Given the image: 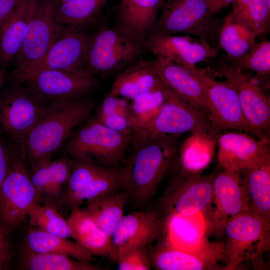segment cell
Returning <instances> with one entry per match:
<instances>
[{"mask_svg": "<svg viewBox=\"0 0 270 270\" xmlns=\"http://www.w3.org/2000/svg\"><path fill=\"white\" fill-rule=\"evenodd\" d=\"M180 135H164L132 147L121 168L127 201L142 206L151 200L169 173L182 144Z\"/></svg>", "mask_w": 270, "mask_h": 270, "instance_id": "cell-1", "label": "cell"}, {"mask_svg": "<svg viewBox=\"0 0 270 270\" xmlns=\"http://www.w3.org/2000/svg\"><path fill=\"white\" fill-rule=\"evenodd\" d=\"M94 108L93 102L87 98L50 102L46 112L29 132L24 142L26 160L32 170L50 160L74 128L90 116Z\"/></svg>", "mask_w": 270, "mask_h": 270, "instance_id": "cell-2", "label": "cell"}, {"mask_svg": "<svg viewBox=\"0 0 270 270\" xmlns=\"http://www.w3.org/2000/svg\"><path fill=\"white\" fill-rule=\"evenodd\" d=\"M224 270H237L250 262L264 266V256L270 250V223L249 210L232 218L224 230Z\"/></svg>", "mask_w": 270, "mask_h": 270, "instance_id": "cell-3", "label": "cell"}, {"mask_svg": "<svg viewBox=\"0 0 270 270\" xmlns=\"http://www.w3.org/2000/svg\"><path fill=\"white\" fill-rule=\"evenodd\" d=\"M146 50L143 42L118 26L102 25L91 35L82 70L108 78L140 58Z\"/></svg>", "mask_w": 270, "mask_h": 270, "instance_id": "cell-4", "label": "cell"}, {"mask_svg": "<svg viewBox=\"0 0 270 270\" xmlns=\"http://www.w3.org/2000/svg\"><path fill=\"white\" fill-rule=\"evenodd\" d=\"M130 144V134L105 126L90 116L72 133L65 148L73 160L108 167H119Z\"/></svg>", "mask_w": 270, "mask_h": 270, "instance_id": "cell-5", "label": "cell"}, {"mask_svg": "<svg viewBox=\"0 0 270 270\" xmlns=\"http://www.w3.org/2000/svg\"><path fill=\"white\" fill-rule=\"evenodd\" d=\"M186 133L213 137L208 112L184 101L166 88L158 114L148 124L132 130L130 146L134 147L161 136Z\"/></svg>", "mask_w": 270, "mask_h": 270, "instance_id": "cell-6", "label": "cell"}, {"mask_svg": "<svg viewBox=\"0 0 270 270\" xmlns=\"http://www.w3.org/2000/svg\"><path fill=\"white\" fill-rule=\"evenodd\" d=\"M160 11L152 34L194 36L218 47L222 19L215 16L208 0H164Z\"/></svg>", "mask_w": 270, "mask_h": 270, "instance_id": "cell-7", "label": "cell"}, {"mask_svg": "<svg viewBox=\"0 0 270 270\" xmlns=\"http://www.w3.org/2000/svg\"><path fill=\"white\" fill-rule=\"evenodd\" d=\"M200 83L207 101L208 116L213 136L222 132L236 131L252 134L258 139L264 138L248 122L243 112L238 94L226 80H216L206 68H188Z\"/></svg>", "mask_w": 270, "mask_h": 270, "instance_id": "cell-8", "label": "cell"}, {"mask_svg": "<svg viewBox=\"0 0 270 270\" xmlns=\"http://www.w3.org/2000/svg\"><path fill=\"white\" fill-rule=\"evenodd\" d=\"M222 169L219 166L210 173L185 176H170L165 190L152 210L164 221L176 214L202 212L207 220L212 208L213 182Z\"/></svg>", "mask_w": 270, "mask_h": 270, "instance_id": "cell-9", "label": "cell"}, {"mask_svg": "<svg viewBox=\"0 0 270 270\" xmlns=\"http://www.w3.org/2000/svg\"><path fill=\"white\" fill-rule=\"evenodd\" d=\"M24 148L14 144L8 172L0 186V222L15 227L26 220L41 196L34 185Z\"/></svg>", "mask_w": 270, "mask_h": 270, "instance_id": "cell-10", "label": "cell"}, {"mask_svg": "<svg viewBox=\"0 0 270 270\" xmlns=\"http://www.w3.org/2000/svg\"><path fill=\"white\" fill-rule=\"evenodd\" d=\"M49 106L24 84L10 82L0 92V128L12 144L24 149L28 134Z\"/></svg>", "mask_w": 270, "mask_h": 270, "instance_id": "cell-11", "label": "cell"}, {"mask_svg": "<svg viewBox=\"0 0 270 270\" xmlns=\"http://www.w3.org/2000/svg\"><path fill=\"white\" fill-rule=\"evenodd\" d=\"M91 35L64 26L47 52L39 59L18 66L8 75L11 82L23 83L44 70H82Z\"/></svg>", "mask_w": 270, "mask_h": 270, "instance_id": "cell-12", "label": "cell"}, {"mask_svg": "<svg viewBox=\"0 0 270 270\" xmlns=\"http://www.w3.org/2000/svg\"><path fill=\"white\" fill-rule=\"evenodd\" d=\"M206 62H210L207 68L214 75L224 77L234 88L250 124L270 140V100L265 90L252 76L227 63L220 54Z\"/></svg>", "mask_w": 270, "mask_h": 270, "instance_id": "cell-13", "label": "cell"}, {"mask_svg": "<svg viewBox=\"0 0 270 270\" xmlns=\"http://www.w3.org/2000/svg\"><path fill=\"white\" fill-rule=\"evenodd\" d=\"M67 184L66 202L80 207L122 190L121 168L73 160Z\"/></svg>", "mask_w": 270, "mask_h": 270, "instance_id": "cell-14", "label": "cell"}, {"mask_svg": "<svg viewBox=\"0 0 270 270\" xmlns=\"http://www.w3.org/2000/svg\"><path fill=\"white\" fill-rule=\"evenodd\" d=\"M212 207L208 220V234L219 238L233 218L250 210L249 196L240 171L221 169L213 182Z\"/></svg>", "mask_w": 270, "mask_h": 270, "instance_id": "cell-15", "label": "cell"}, {"mask_svg": "<svg viewBox=\"0 0 270 270\" xmlns=\"http://www.w3.org/2000/svg\"><path fill=\"white\" fill-rule=\"evenodd\" d=\"M22 84L38 97L50 103L87 98L98 87L99 80L83 70H54L38 72Z\"/></svg>", "mask_w": 270, "mask_h": 270, "instance_id": "cell-16", "label": "cell"}, {"mask_svg": "<svg viewBox=\"0 0 270 270\" xmlns=\"http://www.w3.org/2000/svg\"><path fill=\"white\" fill-rule=\"evenodd\" d=\"M59 3L36 0L21 48L15 57L17 66L40 58L60 36L64 26L58 23L56 12Z\"/></svg>", "mask_w": 270, "mask_h": 270, "instance_id": "cell-17", "label": "cell"}, {"mask_svg": "<svg viewBox=\"0 0 270 270\" xmlns=\"http://www.w3.org/2000/svg\"><path fill=\"white\" fill-rule=\"evenodd\" d=\"M152 266L158 270H206L220 268L223 262L224 240H208L200 247L190 250L174 248L164 240L149 253Z\"/></svg>", "mask_w": 270, "mask_h": 270, "instance_id": "cell-18", "label": "cell"}, {"mask_svg": "<svg viewBox=\"0 0 270 270\" xmlns=\"http://www.w3.org/2000/svg\"><path fill=\"white\" fill-rule=\"evenodd\" d=\"M164 223L152 210L132 212L124 215L110 236L112 261L128 250L146 247L162 236Z\"/></svg>", "mask_w": 270, "mask_h": 270, "instance_id": "cell-19", "label": "cell"}, {"mask_svg": "<svg viewBox=\"0 0 270 270\" xmlns=\"http://www.w3.org/2000/svg\"><path fill=\"white\" fill-rule=\"evenodd\" d=\"M146 50L186 68L202 62L216 58L220 54L218 47L206 40L188 35L152 34L144 40Z\"/></svg>", "mask_w": 270, "mask_h": 270, "instance_id": "cell-20", "label": "cell"}, {"mask_svg": "<svg viewBox=\"0 0 270 270\" xmlns=\"http://www.w3.org/2000/svg\"><path fill=\"white\" fill-rule=\"evenodd\" d=\"M217 140L218 160L222 169L238 170L270 160V140H256L236 131L220 134Z\"/></svg>", "mask_w": 270, "mask_h": 270, "instance_id": "cell-21", "label": "cell"}, {"mask_svg": "<svg viewBox=\"0 0 270 270\" xmlns=\"http://www.w3.org/2000/svg\"><path fill=\"white\" fill-rule=\"evenodd\" d=\"M156 56L152 64L162 83L184 101L208 112L204 92L190 70L162 56Z\"/></svg>", "mask_w": 270, "mask_h": 270, "instance_id": "cell-22", "label": "cell"}, {"mask_svg": "<svg viewBox=\"0 0 270 270\" xmlns=\"http://www.w3.org/2000/svg\"><path fill=\"white\" fill-rule=\"evenodd\" d=\"M164 1L120 0L115 8V26L144 44L156 25Z\"/></svg>", "mask_w": 270, "mask_h": 270, "instance_id": "cell-23", "label": "cell"}, {"mask_svg": "<svg viewBox=\"0 0 270 270\" xmlns=\"http://www.w3.org/2000/svg\"><path fill=\"white\" fill-rule=\"evenodd\" d=\"M208 234V220L203 213L176 214L164 221L162 240L174 248L190 250L202 246Z\"/></svg>", "mask_w": 270, "mask_h": 270, "instance_id": "cell-24", "label": "cell"}, {"mask_svg": "<svg viewBox=\"0 0 270 270\" xmlns=\"http://www.w3.org/2000/svg\"><path fill=\"white\" fill-rule=\"evenodd\" d=\"M161 84L152 60L140 58L116 74L107 94L130 100Z\"/></svg>", "mask_w": 270, "mask_h": 270, "instance_id": "cell-25", "label": "cell"}, {"mask_svg": "<svg viewBox=\"0 0 270 270\" xmlns=\"http://www.w3.org/2000/svg\"><path fill=\"white\" fill-rule=\"evenodd\" d=\"M67 221L71 237L77 244L93 256L111 260L112 252L110 238L82 208H72Z\"/></svg>", "mask_w": 270, "mask_h": 270, "instance_id": "cell-26", "label": "cell"}, {"mask_svg": "<svg viewBox=\"0 0 270 270\" xmlns=\"http://www.w3.org/2000/svg\"><path fill=\"white\" fill-rule=\"evenodd\" d=\"M36 0L22 2L0 29V64L6 66L18 52Z\"/></svg>", "mask_w": 270, "mask_h": 270, "instance_id": "cell-27", "label": "cell"}, {"mask_svg": "<svg viewBox=\"0 0 270 270\" xmlns=\"http://www.w3.org/2000/svg\"><path fill=\"white\" fill-rule=\"evenodd\" d=\"M258 36L244 19L231 10L222 19L218 46L226 56L237 58L256 44Z\"/></svg>", "mask_w": 270, "mask_h": 270, "instance_id": "cell-28", "label": "cell"}, {"mask_svg": "<svg viewBox=\"0 0 270 270\" xmlns=\"http://www.w3.org/2000/svg\"><path fill=\"white\" fill-rule=\"evenodd\" d=\"M239 170L248 193L250 210L270 223V160Z\"/></svg>", "mask_w": 270, "mask_h": 270, "instance_id": "cell-29", "label": "cell"}, {"mask_svg": "<svg viewBox=\"0 0 270 270\" xmlns=\"http://www.w3.org/2000/svg\"><path fill=\"white\" fill-rule=\"evenodd\" d=\"M26 248L35 252L62 254L80 261L92 262L96 260L92 255L76 242L36 227L28 232Z\"/></svg>", "mask_w": 270, "mask_h": 270, "instance_id": "cell-30", "label": "cell"}, {"mask_svg": "<svg viewBox=\"0 0 270 270\" xmlns=\"http://www.w3.org/2000/svg\"><path fill=\"white\" fill-rule=\"evenodd\" d=\"M72 166L73 160L63 156L32 169L31 180L40 196H57L68 182Z\"/></svg>", "mask_w": 270, "mask_h": 270, "instance_id": "cell-31", "label": "cell"}, {"mask_svg": "<svg viewBox=\"0 0 270 270\" xmlns=\"http://www.w3.org/2000/svg\"><path fill=\"white\" fill-rule=\"evenodd\" d=\"M110 0H71L58 4L56 12L60 24L84 31L94 23Z\"/></svg>", "mask_w": 270, "mask_h": 270, "instance_id": "cell-32", "label": "cell"}, {"mask_svg": "<svg viewBox=\"0 0 270 270\" xmlns=\"http://www.w3.org/2000/svg\"><path fill=\"white\" fill-rule=\"evenodd\" d=\"M127 202L122 190L88 203L82 208L89 214L99 228L110 238L124 216Z\"/></svg>", "mask_w": 270, "mask_h": 270, "instance_id": "cell-33", "label": "cell"}, {"mask_svg": "<svg viewBox=\"0 0 270 270\" xmlns=\"http://www.w3.org/2000/svg\"><path fill=\"white\" fill-rule=\"evenodd\" d=\"M221 58L230 65L242 71L255 73L252 76L265 90L270 87V42L262 40L256 44L244 55L232 58L225 54Z\"/></svg>", "mask_w": 270, "mask_h": 270, "instance_id": "cell-34", "label": "cell"}, {"mask_svg": "<svg viewBox=\"0 0 270 270\" xmlns=\"http://www.w3.org/2000/svg\"><path fill=\"white\" fill-rule=\"evenodd\" d=\"M24 267L31 270H104L92 262L78 260L70 256L52 253H38L26 248L22 257Z\"/></svg>", "mask_w": 270, "mask_h": 270, "instance_id": "cell-35", "label": "cell"}, {"mask_svg": "<svg viewBox=\"0 0 270 270\" xmlns=\"http://www.w3.org/2000/svg\"><path fill=\"white\" fill-rule=\"evenodd\" d=\"M130 102L122 97L106 94L94 116L110 129L130 134L132 128L130 119Z\"/></svg>", "mask_w": 270, "mask_h": 270, "instance_id": "cell-36", "label": "cell"}, {"mask_svg": "<svg viewBox=\"0 0 270 270\" xmlns=\"http://www.w3.org/2000/svg\"><path fill=\"white\" fill-rule=\"evenodd\" d=\"M166 91V87L162 83L130 100L129 113L132 130L146 125L153 120L164 101Z\"/></svg>", "mask_w": 270, "mask_h": 270, "instance_id": "cell-37", "label": "cell"}, {"mask_svg": "<svg viewBox=\"0 0 270 270\" xmlns=\"http://www.w3.org/2000/svg\"><path fill=\"white\" fill-rule=\"evenodd\" d=\"M28 217L33 227L62 237H71L67 220H66L54 206L37 204L30 212Z\"/></svg>", "mask_w": 270, "mask_h": 270, "instance_id": "cell-38", "label": "cell"}, {"mask_svg": "<svg viewBox=\"0 0 270 270\" xmlns=\"http://www.w3.org/2000/svg\"><path fill=\"white\" fill-rule=\"evenodd\" d=\"M242 17L258 35L270 30V2L252 0Z\"/></svg>", "mask_w": 270, "mask_h": 270, "instance_id": "cell-39", "label": "cell"}, {"mask_svg": "<svg viewBox=\"0 0 270 270\" xmlns=\"http://www.w3.org/2000/svg\"><path fill=\"white\" fill-rule=\"evenodd\" d=\"M119 270H148L151 268L149 252L146 247H139L128 250L116 260Z\"/></svg>", "mask_w": 270, "mask_h": 270, "instance_id": "cell-40", "label": "cell"}, {"mask_svg": "<svg viewBox=\"0 0 270 270\" xmlns=\"http://www.w3.org/2000/svg\"><path fill=\"white\" fill-rule=\"evenodd\" d=\"M13 151V144L8 145L0 136V186L9 170Z\"/></svg>", "mask_w": 270, "mask_h": 270, "instance_id": "cell-41", "label": "cell"}, {"mask_svg": "<svg viewBox=\"0 0 270 270\" xmlns=\"http://www.w3.org/2000/svg\"><path fill=\"white\" fill-rule=\"evenodd\" d=\"M22 0H0V29Z\"/></svg>", "mask_w": 270, "mask_h": 270, "instance_id": "cell-42", "label": "cell"}, {"mask_svg": "<svg viewBox=\"0 0 270 270\" xmlns=\"http://www.w3.org/2000/svg\"><path fill=\"white\" fill-rule=\"evenodd\" d=\"M9 253V244L6 238V232L4 230L0 228V269L8 258Z\"/></svg>", "mask_w": 270, "mask_h": 270, "instance_id": "cell-43", "label": "cell"}, {"mask_svg": "<svg viewBox=\"0 0 270 270\" xmlns=\"http://www.w3.org/2000/svg\"><path fill=\"white\" fill-rule=\"evenodd\" d=\"M251 1L252 0H234L231 4L232 10L242 16Z\"/></svg>", "mask_w": 270, "mask_h": 270, "instance_id": "cell-44", "label": "cell"}, {"mask_svg": "<svg viewBox=\"0 0 270 270\" xmlns=\"http://www.w3.org/2000/svg\"><path fill=\"white\" fill-rule=\"evenodd\" d=\"M6 77V69L0 70V90L5 82Z\"/></svg>", "mask_w": 270, "mask_h": 270, "instance_id": "cell-45", "label": "cell"}, {"mask_svg": "<svg viewBox=\"0 0 270 270\" xmlns=\"http://www.w3.org/2000/svg\"><path fill=\"white\" fill-rule=\"evenodd\" d=\"M54 0L58 2L59 4H61V3H63L68 1L71 0Z\"/></svg>", "mask_w": 270, "mask_h": 270, "instance_id": "cell-46", "label": "cell"}, {"mask_svg": "<svg viewBox=\"0 0 270 270\" xmlns=\"http://www.w3.org/2000/svg\"><path fill=\"white\" fill-rule=\"evenodd\" d=\"M214 0H208V2H209V4H210V8H211L212 10V6L213 4V3H214Z\"/></svg>", "mask_w": 270, "mask_h": 270, "instance_id": "cell-47", "label": "cell"}]
</instances>
